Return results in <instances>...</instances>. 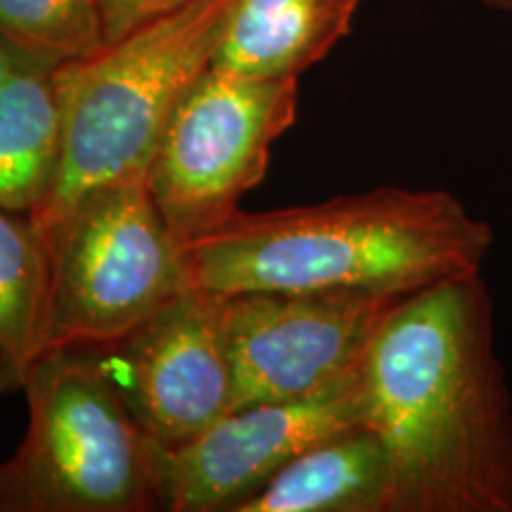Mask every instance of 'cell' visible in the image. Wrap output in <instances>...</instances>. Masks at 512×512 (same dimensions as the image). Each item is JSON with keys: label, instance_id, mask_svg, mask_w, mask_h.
Segmentation results:
<instances>
[{"label": "cell", "instance_id": "cell-17", "mask_svg": "<svg viewBox=\"0 0 512 512\" xmlns=\"http://www.w3.org/2000/svg\"><path fill=\"white\" fill-rule=\"evenodd\" d=\"M486 8L491 10H503V12H512V0H482Z\"/></svg>", "mask_w": 512, "mask_h": 512}, {"label": "cell", "instance_id": "cell-3", "mask_svg": "<svg viewBox=\"0 0 512 512\" xmlns=\"http://www.w3.org/2000/svg\"><path fill=\"white\" fill-rule=\"evenodd\" d=\"M238 0H185L55 69L64 140L55 188L31 219L48 228L83 192L145 178L185 93L214 67Z\"/></svg>", "mask_w": 512, "mask_h": 512}, {"label": "cell", "instance_id": "cell-4", "mask_svg": "<svg viewBox=\"0 0 512 512\" xmlns=\"http://www.w3.org/2000/svg\"><path fill=\"white\" fill-rule=\"evenodd\" d=\"M22 392L29 425L0 465V512L166 510L171 451L128 408L100 349H46Z\"/></svg>", "mask_w": 512, "mask_h": 512}, {"label": "cell", "instance_id": "cell-6", "mask_svg": "<svg viewBox=\"0 0 512 512\" xmlns=\"http://www.w3.org/2000/svg\"><path fill=\"white\" fill-rule=\"evenodd\" d=\"M297 114L299 79H252L221 67L200 76L171 114L145 174L181 245L238 214Z\"/></svg>", "mask_w": 512, "mask_h": 512}, {"label": "cell", "instance_id": "cell-1", "mask_svg": "<svg viewBox=\"0 0 512 512\" xmlns=\"http://www.w3.org/2000/svg\"><path fill=\"white\" fill-rule=\"evenodd\" d=\"M387 512H512V392L482 273L394 306L361 361Z\"/></svg>", "mask_w": 512, "mask_h": 512}, {"label": "cell", "instance_id": "cell-15", "mask_svg": "<svg viewBox=\"0 0 512 512\" xmlns=\"http://www.w3.org/2000/svg\"><path fill=\"white\" fill-rule=\"evenodd\" d=\"M185 0H100L107 43L126 36L140 24L178 8Z\"/></svg>", "mask_w": 512, "mask_h": 512}, {"label": "cell", "instance_id": "cell-2", "mask_svg": "<svg viewBox=\"0 0 512 512\" xmlns=\"http://www.w3.org/2000/svg\"><path fill=\"white\" fill-rule=\"evenodd\" d=\"M494 228L446 190L375 188L304 207L238 211L185 242L188 287L413 294L482 273Z\"/></svg>", "mask_w": 512, "mask_h": 512}, {"label": "cell", "instance_id": "cell-9", "mask_svg": "<svg viewBox=\"0 0 512 512\" xmlns=\"http://www.w3.org/2000/svg\"><path fill=\"white\" fill-rule=\"evenodd\" d=\"M363 422L361 366L316 394L233 408L169 453L166 510L238 512L299 453Z\"/></svg>", "mask_w": 512, "mask_h": 512}, {"label": "cell", "instance_id": "cell-12", "mask_svg": "<svg viewBox=\"0 0 512 512\" xmlns=\"http://www.w3.org/2000/svg\"><path fill=\"white\" fill-rule=\"evenodd\" d=\"M64 119L55 69H24L0 86V209L36 214L55 188Z\"/></svg>", "mask_w": 512, "mask_h": 512}, {"label": "cell", "instance_id": "cell-16", "mask_svg": "<svg viewBox=\"0 0 512 512\" xmlns=\"http://www.w3.org/2000/svg\"><path fill=\"white\" fill-rule=\"evenodd\" d=\"M36 67H43V64H38L34 60H29V57H24L22 53H17L15 48L8 46V43L0 38V86H3L10 76L24 72V69H36Z\"/></svg>", "mask_w": 512, "mask_h": 512}, {"label": "cell", "instance_id": "cell-14", "mask_svg": "<svg viewBox=\"0 0 512 512\" xmlns=\"http://www.w3.org/2000/svg\"><path fill=\"white\" fill-rule=\"evenodd\" d=\"M0 38L53 69L107 46L100 0H0Z\"/></svg>", "mask_w": 512, "mask_h": 512}, {"label": "cell", "instance_id": "cell-13", "mask_svg": "<svg viewBox=\"0 0 512 512\" xmlns=\"http://www.w3.org/2000/svg\"><path fill=\"white\" fill-rule=\"evenodd\" d=\"M48 349V249L29 214L0 209V392H22Z\"/></svg>", "mask_w": 512, "mask_h": 512}, {"label": "cell", "instance_id": "cell-5", "mask_svg": "<svg viewBox=\"0 0 512 512\" xmlns=\"http://www.w3.org/2000/svg\"><path fill=\"white\" fill-rule=\"evenodd\" d=\"M41 233L48 349L112 347L188 290L183 245L145 178L83 192Z\"/></svg>", "mask_w": 512, "mask_h": 512}, {"label": "cell", "instance_id": "cell-8", "mask_svg": "<svg viewBox=\"0 0 512 512\" xmlns=\"http://www.w3.org/2000/svg\"><path fill=\"white\" fill-rule=\"evenodd\" d=\"M100 354L128 408L169 451L235 408L223 297L216 294L188 287Z\"/></svg>", "mask_w": 512, "mask_h": 512}, {"label": "cell", "instance_id": "cell-7", "mask_svg": "<svg viewBox=\"0 0 512 512\" xmlns=\"http://www.w3.org/2000/svg\"><path fill=\"white\" fill-rule=\"evenodd\" d=\"M408 294L242 292L223 297L235 408L316 394L361 366Z\"/></svg>", "mask_w": 512, "mask_h": 512}, {"label": "cell", "instance_id": "cell-11", "mask_svg": "<svg viewBox=\"0 0 512 512\" xmlns=\"http://www.w3.org/2000/svg\"><path fill=\"white\" fill-rule=\"evenodd\" d=\"M387 505V451L363 422L299 453L238 512H387Z\"/></svg>", "mask_w": 512, "mask_h": 512}, {"label": "cell", "instance_id": "cell-10", "mask_svg": "<svg viewBox=\"0 0 512 512\" xmlns=\"http://www.w3.org/2000/svg\"><path fill=\"white\" fill-rule=\"evenodd\" d=\"M361 0H238L214 67L252 79H299L354 27Z\"/></svg>", "mask_w": 512, "mask_h": 512}]
</instances>
